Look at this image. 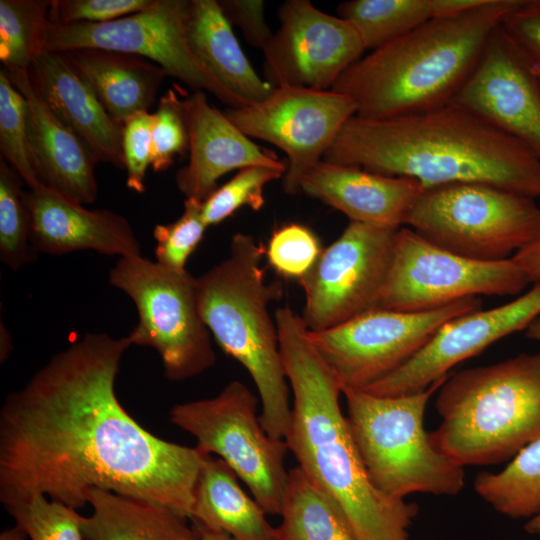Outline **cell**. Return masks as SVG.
Listing matches in <instances>:
<instances>
[{"label":"cell","mask_w":540,"mask_h":540,"mask_svg":"<svg viewBox=\"0 0 540 540\" xmlns=\"http://www.w3.org/2000/svg\"><path fill=\"white\" fill-rule=\"evenodd\" d=\"M511 258L519 265L529 282H540V232Z\"/></svg>","instance_id":"7bdbcfd3"},{"label":"cell","mask_w":540,"mask_h":540,"mask_svg":"<svg viewBox=\"0 0 540 540\" xmlns=\"http://www.w3.org/2000/svg\"><path fill=\"white\" fill-rule=\"evenodd\" d=\"M189 148L188 163L178 170L176 185L186 198L206 199L226 173L248 166L287 169L275 152L246 136L208 100L204 91L184 99Z\"/></svg>","instance_id":"ffe728a7"},{"label":"cell","mask_w":540,"mask_h":540,"mask_svg":"<svg viewBox=\"0 0 540 540\" xmlns=\"http://www.w3.org/2000/svg\"><path fill=\"white\" fill-rule=\"evenodd\" d=\"M530 68H531L532 73L534 74V76L536 77L537 81L540 84V61L530 60Z\"/></svg>","instance_id":"f907efd6"},{"label":"cell","mask_w":540,"mask_h":540,"mask_svg":"<svg viewBox=\"0 0 540 540\" xmlns=\"http://www.w3.org/2000/svg\"><path fill=\"white\" fill-rule=\"evenodd\" d=\"M127 336L86 333L53 355L0 411V501L44 495L73 509L93 488L191 519L208 454L158 438L122 407L115 381Z\"/></svg>","instance_id":"6da1fadb"},{"label":"cell","mask_w":540,"mask_h":540,"mask_svg":"<svg viewBox=\"0 0 540 540\" xmlns=\"http://www.w3.org/2000/svg\"><path fill=\"white\" fill-rule=\"evenodd\" d=\"M50 1L0 0V61L5 70H28L47 51Z\"/></svg>","instance_id":"4dcf8cb0"},{"label":"cell","mask_w":540,"mask_h":540,"mask_svg":"<svg viewBox=\"0 0 540 540\" xmlns=\"http://www.w3.org/2000/svg\"><path fill=\"white\" fill-rule=\"evenodd\" d=\"M451 103L488 120L540 158V84L530 60L500 26Z\"/></svg>","instance_id":"ac0fdd59"},{"label":"cell","mask_w":540,"mask_h":540,"mask_svg":"<svg viewBox=\"0 0 540 540\" xmlns=\"http://www.w3.org/2000/svg\"><path fill=\"white\" fill-rule=\"evenodd\" d=\"M275 540H357L336 500L299 466L288 471Z\"/></svg>","instance_id":"83f0119b"},{"label":"cell","mask_w":540,"mask_h":540,"mask_svg":"<svg viewBox=\"0 0 540 540\" xmlns=\"http://www.w3.org/2000/svg\"><path fill=\"white\" fill-rule=\"evenodd\" d=\"M274 318L294 398L285 441L297 466L336 500L357 540H409L417 505L385 495L371 481L340 408L342 386L302 317L283 306Z\"/></svg>","instance_id":"3957f363"},{"label":"cell","mask_w":540,"mask_h":540,"mask_svg":"<svg viewBox=\"0 0 540 540\" xmlns=\"http://www.w3.org/2000/svg\"><path fill=\"white\" fill-rule=\"evenodd\" d=\"M525 529L529 533L540 534V514L528 520L525 525Z\"/></svg>","instance_id":"681fc988"},{"label":"cell","mask_w":540,"mask_h":540,"mask_svg":"<svg viewBox=\"0 0 540 540\" xmlns=\"http://www.w3.org/2000/svg\"><path fill=\"white\" fill-rule=\"evenodd\" d=\"M108 282L135 304L138 322L127 335L131 345L156 350L167 379L184 381L214 366L212 335L198 305L197 277L137 255L119 258Z\"/></svg>","instance_id":"9c48e42d"},{"label":"cell","mask_w":540,"mask_h":540,"mask_svg":"<svg viewBox=\"0 0 540 540\" xmlns=\"http://www.w3.org/2000/svg\"><path fill=\"white\" fill-rule=\"evenodd\" d=\"M0 151L29 189L42 185L31 160L27 105L8 73L0 70Z\"/></svg>","instance_id":"d6a6232c"},{"label":"cell","mask_w":540,"mask_h":540,"mask_svg":"<svg viewBox=\"0 0 540 540\" xmlns=\"http://www.w3.org/2000/svg\"><path fill=\"white\" fill-rule=\"evenodd\" d=\"M202 200L186 198L182 215L153 229L155 261L165 268L183 272L208 228L202 216Z\"/></svg>","instance_id":"d590c367"},{"label":"cell","mask_w":540,"mask_h":540,"mask_svg":"<svg viewBox=\"0 0 540 540\" xmlns=\"http://www.w3.org/2000/svg\"><path fill=\"white\" fill-rule=\"evenodd\" d=\"M337 13L371 51L433 18L431 0H350L339 3Z\"/></svg>","instance_id":"f546056e"},{"label":"cell","mask_w":540,"mask_h":540,"mask_svg":"<svg viewBox=\"0 0 540 540\" xmlns=\"http://www.w3.org/2000/svg\"><path fill=\"white\" fill-rule=\"evenodd\" d=\"M189 0H153L146 9L106 23H51L47 50L104 49L146 58L195 91L236 108L247 105L197 61L187 41Z\"/></svg>","instance_id":"4fadbf2b"},{"label":"cell","mask_w":540,"mask_h":540,"mask_svg":"<svg viewBox=\"0 0 540 540\" xmlns=\"http://www.w3.org/2000/svg\"><path fill=\"white\" fill-rule=\"evenodd\" d=\"M153 0H52L49 19L54 24L106 23L138 13Z\"/></svg>","instance_id":"f35d334b"},{"label":"cell","mask_w":540,"mask_h":540,"mask_svg":"<svg viewBox=\"0 0 540 540\" xmlns=\"http://www.w3.org/2000/svg\"><path fill=\"white\" fill-rule=\"evenodd\" d=\"M93 512L83 516L85 540H192L193 527L171 510L93 488L87 492Z\"/></svg>","instance_id":"4316f807"},{"label":"cell","mask_w":540,"mask_h":540,"mask_svg":"<svg viewBox=\"0 0 540 540\" xmlns=\"http://www.w3.org/2000/svg\"><path fill=\"white\" fill-rule=\"evenodd\" d=\"M522 0H488L432 18L353 63L331 90L350 96L356 116L384 119L451 103L505 16Z\"/></svg>","instance_id":"277c9868"},{"label":"cell","mask_w":540,"mask_h":540,"mask_svg":"<svg viewBox=\"0 0 540 540\" xmlns=\"http://www.w3.org/2000/svg\"><path fill=\"white\" fill-rule=\"evenodd\" d=\"M1 361L5 360L10 352V348H12V339L9 334V331L6 329V327L1 324Z\"/></svg>","instance_id":"bcb514c9"},{"label":"cell","mask_w":540,"mask_h":540,"mask_svg":"<svg viewBox=\"0 0 540 540\" xmlns=\"http://www.w3.org/2000/svg\"><path fill=\"white\" fill-rule=\"evenodd\" d=\"M356 110L350 96L331 89L279 86L264 100L229 108L224 114L246 136L269 142L286 154L282 187L296 195L304 174L323 159Z\"/></svg>","instance_id":"5bb4252c"},{"label":"cell","mask_w":540,"mask_h":540,"mask_svg":"<svg viewBox=\"0 0 540 540\" xmlns=\"http://www.w3.org/2000/svg\"><path fill=\"white\" fill-rule=\"evenodd\" d=\"M481 307L475 296L421 313L372 308L307 335L342 389H364L407 363L445 322Z\"/></svg>","instance_id":"7c38bea8"},{"label":"cell","mask_w":540,"mask_h":540,"mask_svg":"<svg viewBox=\"0 0 540 540\" xmlns=\"http://www.w3.org/2000/svg\"><path fill=\"white\" fill-rule=\"evenodd\" d=\"M153 117L151 167L155 172H164L173 165L175 157L188 152L184 99L174 89H168L160 98Z\"/></svg>","instance_id":"8d00e7d4"},{"label":"cell","mask_w":540,"mask_h":540,"mask_svg":"<svg viewBox=\"0 0 540 540\" xmlns=\"http://www.w3.org/2000/svg\"><path fill=\"white\" fill-rule=\"evenodd\" d=\"M258 400L240 381L216 396L174 405L170 421L197 440V447L224 460L266 514L280 515L287 486L285 439L269 436L257 416Z\"/></svg>","instance_id":"30bf717a"},{"label":"cell","mask_w":540,"mask_h":540,"mask_svg":"<svg viewBox=\"0 0 540 540\" xmlns=\"http://www.w3.org/2000/svg\"><path fill=\"white\" fill-rule=\"evenodd\" d=\"M0 540H28L27 535L16 525L5 529L0 534Z\"/></svg>","instance_id":"7dc6e473"},{"label":"cell","mask_w":540,"mask_h":540,"mask_svg":"<svg viewBox=\"0 0 540 540\" xmlns=\"http://www.w3.org/2000/svg\"><path fill=\"white\" fill-rule=\"evenodd\" d=\"M34 252L64 255L92 250L108 256H137L141 244L129 221L108 209H88L40 185L25 192Z\"/></svg>","instance_id":"d6986e66"},{"label":"cell","mask_w":540,"mask_h":540,"mask_svg":"<svg viewBox=\"0 0 540 540\" xmlns=\"http://www.w3.org/2000/svg\"><path fill=\"white\" fill-rule=\"evenodd\" d=\"M529 280L512 259L477 261L445 250L408 227L395 235L375 308L421 313L478 295H514Z\"/></svg>","instance_id":"8fae6325"},{"label":"cell","mask_w":540,"mask_h":540,"mask_svg":"<svg viewBox=\"0 0 540 540\" xmlns=\"http://www.w3.org/2000/svg\"><path fill=\"white\" fill-rule=\"evenodd\" d=\"M265 251L252 235H233L228 256L197 277V299L212 338L255 383L262 427L272 438L285 439L292 411L289 383L277 326L269 313L283 288L279 281H266L261 266Z\"/></svg>","instance_id":"5b68a950"},{"label":"cell","mask_w":540,"mask_h":540,"mask_svg":"<svg viewBox=\"0 0 540 540\" xmlns=\"http://www.w3.org/2000/svg\"><path fill=\"white\" fill-rule=\"evenodd\" d=\"M190 520L234 540H275L266 512L240 487L228 464L212 455L203 463Z\"/></svg>","instance_id":"484cf974"},{"label":"cell","mask_w":540,"mask_h":540,"mask_svg":"<svg viewBox=\"0 0 540 540\" xmlns=\"http://www.w3.org/2000/svg\"><path fill=\"white\" fill-rule=\"evenodd\" d=\"M322 160L413 179L425 188L484 183L540 198V158L488 120L454 103L384 119L354 115Z\"/></svg>","instance_id":"7a4b0ae2"},{"label":"cell","mask_w":540,"mask_h":540,"mask_svg":"<svg viewBox=\"0 0 540 540\" xmlns=\"http://www.w3.org/2000/svg\"><path fill=\"white\" fill-rule=\"evenodd\" d=\"M397 230L350 221L322 248L313 267L298 280L305 293L301 317L309 331L338 326L375 308Z\"/></svg>","instance_id":"9a60e30c"},{"label":"cell","mask_w":540,"mask_h":540,"mask_svg":"<svg viewBox=\"0 0 540 540\" xmlns=\"http://www.w3.org/2000/svg\"><path fill=\"white\" fill-rule=\"evenodd\" d=\"M321 250L318 237L308 227L290 223L273 232L265 256L279 274L299 280L313 267Z\"/></svg>","instance_id":"74e56055"},{"label":"cell","mask_w":540,"mask_h":540,"mask_svg":"<svg viewBox=\"0 0 540 540\" xmlns=\"http://www.w3.org/2000/svg\"><path fill=\"white\" fill-rule=\"evenodd\" d=\"M187 41L201 66L247 105L273 91L244 54L218 0H189Z\"/></svg>","instance_id":"cb8c5ba5"},{"label":"cell","mask_w":540,"mask_h":540,"mask_svg":"<svg viewBox=\"0 0 540 540\" xmlns=\"http://www.w3.org/2000/svg\"><path fill=\"white\" fill-rule=\"evenodd\" d=\"M5 509L29 540H85L81 529L83 516L44 495Z\"/></svg>","instance_id":"e575fe53"},{"label":"cell","mask_w":540,"mask_h":540,"mask_svg":"<svg viewBox=\"0 0 540 540\" xmlns=\"http://www.w3.org/2000/svg\"><path fill=\"white\" fill-rule=\"evenodd\" d=\"M488 0H431L433 18L454 17L475 9Z\"/></svg>","instance_id":"ee69618b"},{"label":"cell","mask_w":540,"mask_h":540,"mask_svg":"<svg viewBox=\"0 0 540 540\" xmlns=\"http://www.w3.org/2000/svg\"><path fill=\"white\" fill-rule=\"evenodd\" d=\"M219 5L233 26L241 30L249 45L263 50L273 36L266 23L263 0H218Z\"/></svg>","instance_id":"b9f144b4"},{"label":"cell","mask_w":540,"mask_h":540,"mask_svg":"<svg viewBox=\"0 0 540 540\" xmlns=\"http://www.w3.org/2000/svg\"><path fill=\"white\" fill-rule=\"evenodd\" d=\"M540 317V282L504 305L463 314L445 322L407 363L363 390L376 396L422 391L448 377L458 363L499 339L526 328Z\"/></svg>","instance_id":"e0dca14e"},{"label":"cell","mask_w":540,"mask_h":540,"mask_svg":"<svg viewBox=\"0 0 540 540\" xmlns=\"http://www.w3.org/2000/svg\"><path fill=\"white\" fill-rule=\"evenodd\" d=\"M447 378L399 396L342 389L350 432L368 475L391 498L412 493L455 496L465 486L464 468L439 452L424 428L428 401Z\"/></svg>","instance_id":"52a82bcc"},{"label":"cell","mask_w":540,"mask_h":540,"mask_svg":"<svg viewBox=\"0 0 540 540\" xmlns=\"http://www.w3.org/2000/svg\"><path fill=\"white\" fill-rule=\"evenodd\" d=\"M192 527L195 532V536L192 540H234L223 532L210 530L195 523H193Z\"/></svg>","instance_id":"f6af8a7d"},{"label":"cell","mask_w":540,"mask_h":540,"mask_svg":"<svg viewBox=\"0 0 540 540\" xmlns=\"http://www.w3.org/2000/svg\"><path fill=\"white\" fill-rule=\"evenodd\" d=\"M64 53L89 84L107 113L118 123L148 112L163 79L158 64L141 56L104 49H76Z\"/></svg>","instance_id":"d4e9b609"},{"label":"cell","mask_w":540,"mask_h":540,"mask_svg":"<svg viewBox=\"0 0 540 540\" xmlns=\"http://www.w3.org/2000/svg\"><path fill=\"white\" fill-rule=\"evenodd\" d=\"M476 493L495 511L512 519L540 514V439L522 449L500 472H482Z\"/></svg>","instance_id":"f1b7e54d"},{"label":"cell","mask_w":540,"mask_h":540,"mask_svg":"<svg viewBox=\"0 0 540 540\" xmlns=\"http://www.w3.org/2000/svg\"><path fill=\"white\" fill-rule=\"evenodd\" d=\"M500 27L527 58L540 61V0H522Z\"/></svg>","instance_id":"60d3db41"},{"label":"cell","mask_w":540,"mask_h":540,"mask_svg":"<svg viewBox=\"0 0 540 540\" xmlns=\"http://www.w3.org/2000/svg\"><path fill=\"white\" fill-rule=\"evenodd\" d=\"M279 29L262 50L264 80L273 87L330 90L365 48L346 20L309 0H287L278 9Z\"/></svg>","instance_id":"2e32d148"},{"label":"cell","mask_w":540,"mask_h":540,"mask_svg":"<svg viewBox=\"0 0 540 540\" xmlns=\"http://www.w3.org/2000/svg\"><path fill=\"white\" fill-rule=\"evenodd\" d=\"M434 447L461 467L499 464L540 439V353L465 369L439 388Z\"/></svg>","instance_id":"8992f818"},{"label":"cell","mask_w":540,"mask_h":540,"mask_svg":"<svg viewBox=\"0 0 540 540\" xmlns=\"http://www.w3.org/2000/svg\"><path fill=\"white\" fill-rule=\"evenodd\" d=\"M425 187L403 177L319 161L303 176L300 192L343 214L350 221L399 229Z\"/></svg>","instance_id":"7402d4cb"},{"label":"cell","mask_w":540,"mask_h":540,"mask_svg":"<svg viewBox=\"0 0 540 540\" xmlns=\"http://www.w3.org/2000/svg\"><path fill=\"white\" fill-rule=\"evenodd\" d=\"M6 72L26 100L29 150L41 183L81 204L93 203L98 185L91 152L52 111L28 70Z\"/></svg>","instance_id":"44dd1931"},{"label":"cell","mask_w":540,"mask_h":540,"mask_svg":"<svg viewBox=\"0 0 540 540\" xmlns=\"http://www.w3.org/2000/svg\"><path fill=\"white\" fill-rule=\"evenodd\" d=\"M404 225L465 258L509 259L540 232L536 199L484 183L424 188Z\"/></svg>","instance_id":"ba28073f"},{"label":"cell","mask_w":540,"mask_h":540,"mask_svg":"<svg viewBox=\"0 0 540 540\" xmlns=\"http://www.w3.org/2000/svg\"><path fill=\"white\" fill-rule=\"evenodd\" d=\"M286 170L268 166H248L226 183L217 187L202 202V216L206 225L223 222L241 207L259 211L264 203V188L283 178Z\"/></svg>","instance_id":"836d02e7"},{"label":"cell","mask_w":540,"mask_h":540,"mask_svg":"<svg viewBox=\"0 0 540 540\" xmlns=\"http://www.w3.org/2000/svg\"><path fill=\"white\" fill-rule=\"evenodd\" d=\"M23 180L0 159V259L18 271L37 259L30 244V216Z\"/></svg>","instance_id":"1f68e13d"},{"label":"cell","mask_w":540,"mask_h":540,"mask_svg":"<svg viewBox=\"0 0 540 540\" xmlns=\"http://www.w3.org/2000/svg\"><path fill=\"white\" fill-rule=\"evenodd\" d=\"M526 337L540 342V317L536 318L527 328Z\"/></svg>","instance_id":"c3c4849f"},{"label":"cell","mask_w":540,"mask_h":540,"mask_svg":"<svg viewBox=\"0 0 540 540\" xmlns=\"http://www.w3.org/2000/svg\"><path fill=\"white\" fill-rule=\"evenodd\" d=\"M28 72L52 111L81 139L96 162L124 169L123 125L107 113L67 56L47 50Z\"/></svg>","instance_id":"603a6c76"},{"label":"cell","mask_w":540,"mask_h":540,"mask_svg":"<svg viewBox=\"0 0 540 540\" xmlns=\"http://www.w3.org/2000/svg\"><path fill=\"white\" fill-rule=\"evenodd\" d=\"M153 114L139 112L123 124L122 151L126 186L136 192L145 191L146 172L152 163Z\"/></svg>","instance_id":"ab89813d"}]
</instances>
